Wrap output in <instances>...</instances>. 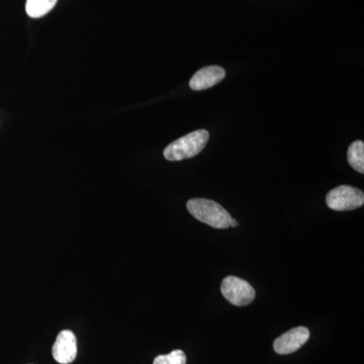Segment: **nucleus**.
Here are the masks:
<instances>
[{"instance_id":"f03ea898","label":"nucleus","mask_w":364,"mask_h":364,"mask_svg":"<svg viewBox=\"0 0 364 364\" xmlns=\"http://www.w3.org/2000/svg\"><path fill=\"white\" fill-rule=\"evenodd\" d=\"M210 138L207 130H198L181 136L165 148L164 157L168 161H181L200 154Z\"/></svg>"},{"instance_id":"9b49d317","label":"nucleus","mask_w":364,"mask_h":364,"mask_svg":"<svg viewBox=\"0 0 364 364\" xmlns=\"http://www.w3.org/2000/svg\"><path fill=\"white\" fill-rule=\"evenodd\" d=\"M239 223L236 221V220L232 219L231 224H230V227L236 228L238 227Z\"/></svg>"},{"instance_id":"0eeeda50","label":"nucleus","mask_w":364,"mask_h":364,"mask_svg":"<svg viewBox=\"0 0 364 364\" xmlns=\"http://www.w3.org/2000/svg\"><path fill=\"white\" fill-rule=\"evenodd\" d=\"M226 76V71L220 66H208L196 72L189 81L191 90H205L221 82Z\"/></svg>"},{"instance_id":"7ed1b4c3","label":"nucleus","mask_w":364,"mask_h":364,"mask_svg":"<svg viewBox=\"0 0 364 364\" xmlns=\"http://www.w3.org/2000/svg\"><path fill=\"white\" fill-rule=\"evenodd\" d=\"M328 208L333 210H352L363 207L364 195L360 189L350 186H340L332 189L326 196Z\"/></svg>"},{"instance_id":"20e7f679","label":"nucleus","mask_w":364,"mask_h":364,"mask_svg":"<svg viewBox=\"0 0 364 364\" xmlns=\"http://www.w3.org/2000/svg\"><path fill=\"white\" fill-rule=\"evenodd\" d=\"M221 293L232 305L247 306L255 299V289L249 282L240 277L230 275L223 280Z\"/></svg>"},{"instance_id":"6e6552de","label":"nucleus","mask_w":364,"mask_h":364,"mask_svg":"<svg viewBox=\"0 0 364 364\" xmlns=\"http://www.w3.org/2000/svg\"><path fill=\"white\" fill-rule=\"evenodd\" d=\"M57 0H26V11L30 18H39L51 11Z\"/></svg>"},{"instance_id":"9d476101","label":"nucleus","mask_w":364,"mask_h":364,"mask_svg":"<svg viewBox=\"0 0 364 364\" xmlns=\"http://www.w3.org/2000/svg\"><path fill=\"white\" fill-rule=\"evenodd\" d=\"M153 364H186V355L182 350H174L167 355H159Z\"/></svg>"},{"instance_id":"1a4fd4ad","label":"nucleus","mask_w":364,"mask_h":364,"mask_svg":"<svg viewBox=\"0 0 364 364\" xmlns=\"http://www.w3.org/2000/svg\"><path fill=\"white\" fill-rule=\"evenodd\" d=\"M347 159L349 165L359 172L364 173V143L363 141L358 140L351 144L347 152Z\"/></svg>"},{"instance_id":"f257e3e1","label":"nucleus","mask_w":364,"mask_h":364,"mask_svg":"<svg viewBox=\"0 0 364 364\" xmlns=\"http://www.w3.org/2000/svg\"><path fill=\"white\" fill-rule=\"evenodd\" d=\"M189 214L215 229H227L233 218L220 203L205 198H193L186 203Z\"/></svg>"},{"instance_id":"423d86ee","label":"nucleus","mask_w":364,"mask_h":364,"mask_svg":"<svg viewBox=\"0 0 364 364\" xmlns=\"http://www.w3.org/2000/svg\"><path fill=\"white\" fill-rule=\"evenodd\" d=\"M53 358L57 363L69 364L75 360L77 355V340L70 330H63L59 333L56 341L53 345Z\"/></svg>"},{"instance_id":"39448f33","label":"nucleus","mask_w":364,"mask_h":364,"mask_svg":"<svg viewBox=\"0 0 364 364\" xmlns=\"http://www.w3.org/2000/svg\"><path fill=\"white\" fill-rule=\"evenodd\" d=\"M310 338V331L306 327H296L282 334L275 340L273 349L280 355L298 351Z\"/></svg>"}]
</instances>
